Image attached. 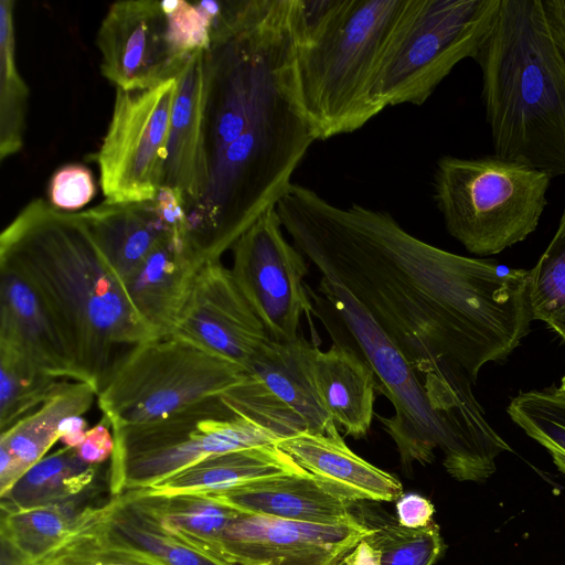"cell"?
<instances>
[{"instance_id": "cell-1", "label": "cell", "mask_w": 565, "mask_h": 565, "mask_svg": "<svg viewBox=\"0 0 565 565\" xmlns=\"http://www.w3.org/2000/svg\"><path fill=\"white\" fill-rule=\"evenodd\" d=\"M284 230L315 265L312 312L332 343L371 367L393 405L379 416L401 465L431 463L480 482L511 451L472 392L488 362L530 332V273L454 254L408 233L388 212L339 206L292 182L276 204Z\"/></svg>"}, {"instance_id": "cell-2", "label": "cell", "mask_w": 565, "mask_h": 565, "mask_svg": "<svg viewBox=\"0 0 565 565\" xmlns=\"http://www.w3.org/2000/svg\"><path fill=\"white\" fill-rule=\"evenodd\" d=\"M202 70L201 189L185 214L221 258L276 207L317 141L296 89L292 0H234Z\"/></svg>"}, {"instance_id": "cell-3", "label": "cell", "mask_w": 565, "mask_h": 565, "mask_svg": "<svg viewBox=\"0 0 565 565\" xmlns=\"http://www.w3.org/2000/svg\"><path fill=\"white\" fill-rule=\"evenodd\" d=\"M0 266L36 292L64 341L77 382L97 394L129 349L158 338L134 308L81 213L32 200L0 235Z\"/></svg>"}, {"instance_id": "cell-4", "label": "cell", "mask_w": 565, "mask_h": 565, "mask_svg": "<svg viewBox=\"0 0 565 565\" xmlns=\"http://www.w3.org/2000/svg\"><path fill=\"white\" fill-rule=\"evenodd\" d=\"M497 157L565 175V61L542 0H501L475 55Z\"/></svg>"}, {"instance_id": "cell-5", "label": "cell", "mask_w": 565, "mask_h": 565, "mask_svg": "<svg viewBox=\"0 0 565 565\" xmlns=\"http://www.w3.org/2000/svg\"><path fill=\"white\" fill-rule=\"evenodd\" d=\"M408 0H292L294 71L318 140L376 116L370 90Z\"/></svg>"}, {"instance_id": "cell-6", "label": "cell", "mask_w": 565, "mask_h": 565, "mask_svg": "<svg viewBox=\"0 0 565 565\" xmlns=\"http://www.w3.org/2000/svg\"><path fill=\"white\" fill-rule=\"evenodd\" d=\"M551 180L543 171L495 154L443 156L436 163L433 195L447 232L468 252L487 256L536 230Z\"/></svg>"}, {"instance_id": "cell-7", "label": "cell", "mask_w": 565, "mask_h": 565, "mask_svg": "<svg viewBox=\"0 0 565 565\" xmlns=\"http://www.w3.org/2000/svg\"><path fill=\"white\" fill-rule=\"evenodd\" d=\"M500 1L408 0L372 83L374 113L423 105L459 62L475 57Z\"/></svg>"}, {"instance_id": "cell-8", "label": "cell", "mask_w": 565, "mask_h": 565, "mask_svg": "<svg viewBox=\"0 0 565 565\" xmlns=\"http://www.w3.org/2000/svg\"><path fill=\"white\" fill-rule=\"evenodd\" d=\"M111 497L150 488L217 454L275 445L280 437L212 396L159 420L113 429Z\"/></svg>"}, {"instance_id": "cell-9", "label": "cell", "mask_w": 565, "mask_h": 565, "mask_svg": "<svg viewBox=\"0 0 565 565\" xmlns=\"http://www.w3.org/2000/svg\"><path fill=\"white\" fill-rule=\"evenodd\" d=\"M245 367L173 334L129 349L97 394L111 430L168 417L246 382Z\"/></svg>"}, {"instance_id": "cell-10", "label": "cell", "mask_w": 565, "mask_h": 565, "mask_svg": "<svg viewBox=\"0 0 565 565\" xmlns=\"http://www.w3.org/2000/svg\"><path fill=\"white\" fill-rule=\"evenodd\" d=\"M202 1L130 0L113 3L96 35L100 71L115 88L147 89L175 78L210 45Z\"/></svg>"}, {"instance_id": "cell-11", "label": "cell", "mask_w": 565, "mask_h": 565, "mask_svg": "<svg viewBox=\"0 0 565 565\" xmlns=\"http://www.w3.org/2000/svg\"><path fill=\"white\" fill-rule=\"evenodd\" d=\"M177 79L147 89L116 88L111 118L97 153L105 201L156 199L163 168Z\"/></svg>"}, {"instance_id": "cell-12", "label": "cell", "mask_w": 565, "mask_h": 565, "mask_svg": "<svg viewBox=\"0 0 565 565\" xmlns=\"http://www.w3.org/2000/svg\"><path fill=\"white\" fill-rule=\"evenodd\" d=\"M284 231L274 207L232 247L234 279L274 341L297 339L302 315L312 312L307 258Z\"/></svg>"}, {"instance_id": "cell-13", "label": "cell", "mask_w": 565, "mask_h": 565, "mask_svg": "<svg viewBox=\"0 0 565 565\" xmlns=\"http://www.w3.org/2000/svg\"><path fill=\"white\" fill-rule=\"evenodd\" d=\"M373 527L356 516L339 523H309L239 513L221 540L232 565H343Z\"/></svg>"}, {"instance_id": "cell-14", "label": "cell", "mask_w": 565, "mask_h": 565, "mask_svg": "<svg viewBox=\"0 0 565 565\" xmlns=\"http://www.w3.org/2000/svg\"><path fill=\"white\" fill-rule=\"evenodd\" d=\"M171 334L246 370L270 339L221 258L200 268Z\"/></svg>"}, {"instance_id": "cell-15", "label": "cell", "mask_w": 565, "mask_h": 565, "mask_svg": "<svg viewBox=\"0 0 565 565\" xmlns=\"http://www.w3.org/2000/svg\"><path fill=\"white\" fill-rule=\"evenodd\" d=\"M79 213L124 282L160 239L177 227L188 226L182 195L168 188H161L151 201H104Z\"/></svg>"}, {"instance_id": "cell-16", "label": "cell", "mask_w": 565, "mask_h": 565, "mask_svg": "<svg viewBox=\"0 0 565 565\" xmlns=\"http://www.w3.org/2000/svg\"><path fill=\"white\" fill-rule=\"evenodd\" d=\"M207 259L189 227L180 226L160 239L125 280L134 308L158 338L172 333Z\"/></svg>"}, {"instance_id": "cell-17", "label": "cell", "mask_w": 565, "mask_h": 565, "mask_svg": "<svg viewBox=\"0 0 565 565\" xmlns=\"http://www.w3.org/2000/svg\"><path fill=\"white\" fill-rule=\"evenodd\" d=\"M0 350L44 374L77 382L64 341L36 292L8 267L0 266Z\"/></svg>"}, {"instance_id": "cell-18", "label": "cell", "mask_w": 565, "mask_h": 565, "mask_svg": "<svg viewBox=\"0 0 565 565\" xmlns=\"http://www.w3.org/2000/svg\"><path fill=\"white\" fill-rule=\"evenodd\" d=\"M276 445L329 491L349 501L392 502L403 494L401 481L353 452L340 431L322 435L303 430Z\"/></svg>"}, {"instance_id": "cell-19", "label": "cell", "mask_w": 565, "mask_h": 565, "mask_svg": "<svg viewBox=\"0 0 565 565\" xmlns=\"http://www.w3.org/2000/svg\"><path fill=\"white\" fill-rule=\"evenodd\" d=\"M241 513L298 522L339 523L355 515L354 502L329 491L310 473L288 475L203 493Z\"/></svg>"}, {"instance_id": "cell-20", "label": "cell", "mask_w": 565, "mask_h": 565, "mask_svg": "<svg viewBox=\"0 0 565 565\" xmlns=\"http://www.w3.org/2000/svg\"><path fill=\"white\" fill-rule=\"evenodd\" d=\"M316 345L302 337L291 341L269 339L250 361L247 370L268 392L313 434L339 433L324 409L313 379Z\"/></svg>"}, {"instance_id": "cell-21", "label": "cell", "mask_w": 565, "mask_h": 565, "mask_svg": "<svg viewBox=\"0 0 565 565\" xmlns=\"http://www.w3.org/2000/svg\"><path fill=\"white\" fill-rule=\"evenodd\" d=\"M202 53L203 51L193 54L175 77L177 92L169 126L161 186L180 193L185 209L195 201L201 189Z\"/></svg>"}, {"instance_id": "cell-22", "label": "cell", "mask_w": 565, "mask_h": 565, "mask_svg": "<svg viewBox=\"0 0 565 565\" xmlns=\"http://www.w3.org/2000/svg\"><path fill=\"white\" fill-rule=\"evenodd\" d=\"M313 379L319 398L345 435L365 437L374 417L375 376L371 367L351 349L332 343L315 348Z\"/></svg>"}, {"instance_id": "cell-23", "label": "cell", "mask_w": 565, "mask_h": 565, "mask_svg": "<svg viewBox=\"0 0 565 565\" xmlns=\"http://www.w3.org/2000/svg\"><path fill=\"white\" fill-rule=\"evenodd\" d=\"M306 473L309 472L275 444L206 457L150 488L134 491L149 495L210 493L263 479Z\"/></svg>"}, {"instance_id": "cell-24", "label": "cell", "mask_w": 565, "mask_h": 565, "mask_svg": "<svg viewBox=\"0 0 565 565\" xmlns=\"http://www.w3.org/2000/svg\"><path fill=\"white\" fill-rule=\"evenodd\" d=\"M97 524L115 546L159 565H232L183 542L129 492L103 504Z\"/></svg>"}, {"instance_id": "cell-25", "label": "cell", "mask_w": 565, "mask_h": 565, "mask_svg": "<svg viewBox=\"0 0 565 565\" xmlns=\"http://www.w3.org/2000/svg\"><path fill=\"white\" fill-rule=\"evenodd\" d=\"M81 499L23 510L1 511V541L31 564L61 547L95 513Z\"/></svg>"}, {"instance_id": "cell-26", "label": "cell", "mask_w": 565, "mask_h": 565, "mask_svg": "<svg viewBox=\"0 0 565 565\" xmlns=\"http://www.w3.org/2000/svg\"><path fill=\"white\" fill-rule=\"evenodd\" d=\"M97 398L93 386L68 381L11 427L1 430L0 448L6 449L26 472L60 441L61 424L68 417L83 416Z\"/></svg>"}, {"instance_id": "cell-27", "label": "cell", "mask_w": 565, "mask_h": 565, "mask_svg": "<svg viewBox=\"0 0 565 565\" xmlns=\"http://www.w3.org/2000/svg\"><path fill=\"white\" fill-rule=\"evenodd\" d=\"M129 493L168 531L200 552L223 561L222 535L241 512L203 493L171 495H149L138 491H129Z\"/></svg>"}, {"instance_id": "cell-28", "label": "cell", "mask_w": 565, "mask_h": 565, "mask_svg": "<svg viewBox=\"0 0 565 565\" xmlns=\"http://www.w3.org/2000/svg\"><path fill=\"white\" fill-rule=\"evenodd\" d=\"M99 465H89L76 448L63 446L33 465L6 493L1 511L23 510L79 498L89 490Z\"/></svg>"}, {"instance_id": "cell-29", "label": "cell", "mask_w": 565, "mask_h": 565, "mask_svg": "<svg viewBox=\"0 0 565 565\" xmlns=\"http://www.w3.org/2000/svg\"><path fill=\"white\" fill-rule=\"evenodd\" d=\"M13 0L0 1V159L24 142L29 88L17 65Z\"/></svg>"}, {"instance_id": "cell-30", "label": "cell", "mask_w": 565, "mask_h": 565, "mask_svg": "<svg viewBox=\"0 0 565 565\" xmlns=\"http://www.w3.org/2000/svg\"><path fill=\"white\" fill-rule=\"evenodd\" d=\"M0 429L35 411L68 381L44 374L19 355L0 350Z\"/></svg>"}, {"instance_id": "cell-31", "label": "cell", "mask_w": 565, "mask_h": 565, "mask_svg": "<svg viewBox=\"0 0 565 565\" xmlns=\"http://www.w3.org/2000/svg\"><path fill=\"white\" fill-rule=\"evenodd\" d=\"M529 273L533 320L545 322L565 342V206L553 238Z\"/></svg>"}, {"instance_id": "cell-32", "label": "cell", "mask_w": 565, "mask_h": 565, "mask_svg": "<svg viewBox=\"0 0 565 565\" xmlns=\"http://www.w3.org/2000/svg\"><path fill=\"white\" fill-rule=\"evenodd\" d=\"M507 413L524 433L548 451L565 455V391L550 386L521 392Z\"/></svg>"}, {"instance_id": "cell-33", "label": "cell", "mask_w": 565, "mask_h": 565, "mask_svg": "<svg viewBox=\"0 0 565 565\" xmlns=\"http://www.w3.org/2000/svg\"><path fill=\"white\" fill-rule=\"evenodd\" d=\"M373 530L364 540L379 550L381 565H434L446 550L434 521L418 529L391 523Z\"/></svg>"}, {"instance_id": "cell-34", "label": "cell", "mask_w": 565, "mask_h": 565, "mask_svg": "<svg viewBox=\"0 0 565 565\" xmlns=\"http://www.w3.org/2000/svg\"><path fill=\"white\" fill-rule=\"evenodd\" d=\"M100 510L98 505L75 534L36 565H159L111 544L97 524Z\"/></svg>"}, {"instance_id": "cell-35", "label": "cell", "mask_w": 565, "mask_h": 565, "mask_svg": "<svg viewBox=\"0 0 565 565\" xmlns=\"http://www.w3.org/2000/svg\"><path fill=\"white\" fill-rule=\"evenodd\" d=\"M96 194L92 171L83 164H66L57 169L49 184L50 203L65 212L82 209Z\"/></svg>"}, {"instance_id": "cell-36", "label": "cell", "mask_w": 565, "mask_h": 565, "mask_svg": "<svg viewBox=\"0 0 565 565\" xmlns=\"http://www.w3.org/2000/svg\"><path fill=\"white\" fill-rule=\"evenodd\" d=\"M109 422L103 416L102 420L88 428L82 444L76 447L79 458L89 465H102L110 459L115 440Z\"/></svg>"}, {"instance_id": "cell-37", "label": "cell", "mask_w": 565, "mask_h": 565, "mask_svg": "<svg viewBox=\"0 0 565 565\" xmlns=\"http://www.w3.org/2000/svg\"><path fill=\"white\" fill-rule=\"evenodd\" d=\"M396 513L399 525L418 529L433 522L435 507L425 497L408 492L396 500Z\"/></svg>"}, {"instance_id": "cell-38", "label": "cell", "mask_w": 565, "mask_h": 565, "mask_svg": "<svg viewBox=\"0 0 565 565\" xmlns=\"http://www.w3.org/2000/svg\"><path fill=\"white\" fill-rule=\"evenodd\" d=\"M547 26L565 61V0H542Z\"/></svg>"}, {"instance_id": "cell-39", "label": "cell", "mask_w": 565, "mask_h": 565, "mask_svg": "<svg viewBox=\"0 0 565 565\" xmlns=\"http://www.w3.org/2000/svg\"><path fill=\"white\" fill-rule=\"evenodd\" d=\"M87 429V423L83 416L68 417L61 424L60 441L64 446L76 448L84 440Z\"/></svg>"}, {"instance_id": "cell-40", "label": "cell", "mask_w": 565, "mask_h": 565, "mask_svg": "<svg viewBox=\"0 0 565 565\" xmlns=\"http://www.w3.org/2000/svg\"><path fill=\"white\" fill-rule=\"evenodd\" d=\"M345 565H381L379 550L362 540L344 558Z\"/></svg>"}, {"instance_id": "cell-41", "label": "cell", "mask_w": 565, "mask_h": 565, "mask_svg": "<svg viewBox=\"0 0 565 565\" xmlns=\"http://www.w3.org/2000/svg\"><path fill=\"white\" fill-rule=\"evenodd\" d=\"M1 565H34L24 561L6 542L1 541Z\"/></svg>"}, {"instance_id": "cell-42", "label": "cell", "mask_w": 565, "mask_h": 565, "mask_svg": "<svg viewBox=\"0 0 565 565\" xmlns=\"http://www.w3.org/2000/svg\"><path fill=\"white\" fill-rule=\"evenodd\" d=\"M557 469L565 475V455L557 451H548Z\"/></svg>"}, {"instance_id": "cell-43", "label": "cell", "mask_w": 565, "mask_h": 565, "mask_svg": "<svg viewBox=\"0 0 565 565\" xmlns=\"http://www.w3.org/2000/svg\"><path fill=\"white\" fill-rule=\"evenodd\" d=\"M559 387L565 391V375L562 377L561 386Z\"/></svg>"}, {"instance_id": "cell-44", "label": "cell", "mask_w": 565, "mask_h": 565, "mask_svg": "<svg viewBox=\"0 0 565 565\" xmlns=\"http://www.w3.org/2000/svg\"><path fill=\"white\" fill-rule=\"evenodd\" d=\"M343 565H345V563Z\"/></svg>"}]
</instances>
